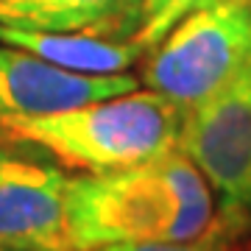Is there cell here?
Masks as SVG:
<instances>
[{"label":"cell","instance_id":"cell-1","mask_svg":"<svg viewBox=\"0 0 251 251\" xmlns=\"http://www.w3.org/2000/svg\"><path fill=\"white\" fill-rule=\"evenodd\" d=\"M215 218V190L179 148L137 168L73 176L67 190L73 251L112 243L196 240Z\"/></svg>","mask_w":251,"mask_h":251},{"label":"cell","instance_id":"cell-2","mask_svg":"<svg viewBox=\"0 0 251 251\" xmlns=\"http://www.w3.org/2000/svg\"><path fill=\"white\" fill-rule=\"evenodd\" d=\"M184 115L171 98L137 87L56 115L3 117L0 131L14 143L48 151L70 171L112 173L176 151Z\"/></svg>","mask_w":251,"mask_h":251},{"label":"cell","instance_id":"cell-3","mask_svg":"<svg viewBox=\"0 0 251 251\" xmlns=\"http://www.w3.org/2000/svg\"><path fill=\"white\" fill-rule=\"evenodd\" d=\"M143 70V84L184 112L251 70V0H212L165 34Z\"/></svg>","mask_w":251,"mask_h":251},{"label":"cell","instance_id":"cell-4","mask_svg":"<svg viewBox=\"0 0 251 251\" xmlns=\"http://www.w3.org/2000/svg\"><path fill=\"white\" fill-rule=\"evenodd\" d=\"M179 151L218 193V206L237 209L251 193V70L184 115Z\"/></svg>","mask_w":251,"mask_h":251},{"label":"cell","instance_id":"cell-5","mask_svg":"<svg viewBox=\"0 0 251 251\" xmlns=\"http://www.w3.org/2000/svg\"><path fill=\"white\" fill-rule=\"evenodd\" d=\"M137 87L140 81L128 73L87 75L56 67L17 48L0 45V120L56 115L92 100L126 95Z\"/></svg>","mask_w":251,"mask_h":251},{"label":"cell","instance_id":"cell-6","mask_svg":"<svg viewBox=\"0 0 251 251\" xmlns=\"http://www.w3.org/2000/svg\"><path fill=\"white\" fill-rule=\"evenodd\" d=\"M62 168L0 148V237L73 251L67 243V190Z\"/></svg>","mask_w":251,"mask_h":251},{"label":"cell","instance_id":"cell-7","mask_svg":"<svg viewBox=\"0 0 251 251\" xmlns=\"http://www.w3.org/2000/svg\"><path fill=\"white\" fill-rule=\"evenodd\" d=\"M143 0H0V25L134 39Z\"/></svg>","mask_w":251,"mask_h":251},{"label":"cell","instance_id":"cell-8","mask_svg":"<svg viewBox=\"0 0 251 251\" xmlns=\"http://www.w3.org/2000/svg\"><path fill=\"white\" fill-rule=\"evenodd\" d=\"M0 45L34 53L64 70L87 75L126 73L145 53L134 39H103L90 34H56V31H20L0 25Z\"/></svg>","mask_w":251,"mask_h":251},{"label":"cell","instance_id":"cell-9","mask_svg":"<svg viewBox=\"0 0 251 251\" xmlns=\"http://www.w3.org/2000/svg\"><path fill=\"white\" fill-rule=\"evenodd\" d=\"M92 251H251V229L237 215L218 206L215 224L201 237L181 243H112Z\"/></svg>","mask_w":251,"mask_h":251},{"label":"cell","instance_id":"cell-10","mask_svg":"<svg viewBox=\"0 0 251 251\" xmlns=\"http://www.w3.org/2000/svg\"><path fill=\"white\" fill-rule=\"evenodd\" d=\"M212 0H143L140 3V28L134 34V42L143 48L145 53L156 48L165 39L179 20H184L190 11L201 9Z\"/></svg>","mask_w":251,"mask_h":251},{"label":"cell","instance_id":"cell-11","mask_svg":"<svg viewBox=\"0 0 251 251\" xmlns=\"http://www.w3.org/2000/svg\"><path fill=\"white\" fill-rule=\"evenodd\" d=\"M0 251H50V249H42V246H34V243L3 240V237H0Z\"/></svg>","mask_w":251,"mask_h":251},{"label":"cell","instance_id":"cell-12","mask_svg":"<svg viewBox=\"0 0 251 251\" xmlns=\"http://www.w3.org/2000/svg\"><path fill=\"white\" fill-rule=\"evenodd\" d=\"M221 209H226V206H221ZM226 212L237 215V218L243 221V224H246V226L251 229V193H249V198H246V201H243V204L237 206V209H226Z\"/></svg>","mask_w":251,"mask_h":251},{"label":"cell","instance_id":"cell-13","mask_svg":"<svg viewBox=\"0 0 251 251\" xmlns=\"http://www.w3.org/2000/svg\"><path fill=\"white\" fill-rule=\"evenodd\" d=\"M0 140H6V137H3V131H0Z\"/></svg>","mask_w":251,"mask_h":251}]
</instances>
